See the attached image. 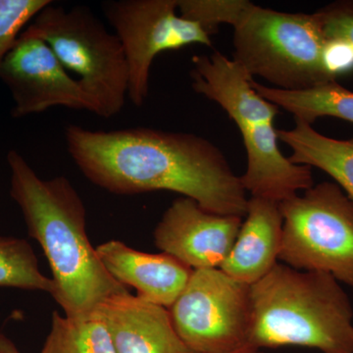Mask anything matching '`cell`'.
<instances>
[{
	"mask_svg": "<svg viewBox=\"0 0 353 353\" xmlns=\"http://www.w3.org/2000/svg\"><path fill=\"white\" fill-rule=\"evenodd\" d=\"M103 316L116 353H196L179 336L169 309L130 292L109 297Z\"/></svg>",
	"mask_w": 353,
	"mask_h": 353,
	"instance_id": "7c38bea8",
	"label": "cell"
},
{
	"mask_svg": "<svg viewBox=\"0 0 353 353\" xmlns=\"http://www.w3.org/2000/svg\"><path fill=\"white\" fill-rule=\"evenodd\" d=\"M325 62L330 76L338 81L353 72V48L341 41H327Z\"/></svg>",
	"mask_w": 353,
	"mask_h": 353,
	"instance_id": "7402d4cb",
	"label": "cell"
},
{
	"mask_svg": "<svg viewBox=\"0 0 353 353\" xmlns=\"http://www.w3.org/2000/svg\"><path fill=\"white\" fill-rule=\"evenodd\" d=\"M327 41H341L353 48V0H340L316 11Z\"/></svg>",
	"mask_w": 353,
	"mask_h": 353,
	"instance_id": "44dd1931",
	"label": "cell"
},
{
	"mask_svg": "<svg viewBox=\"0 0 353 353\" xmlns=\"http://www.w3.org/2000/svg\"><path fill=\"white\" fill-rule=\"evenodd\" d=\"M245 218L220 269L234 280L252 285L278 263L283 238L280 203L252 196Z\"/></svg>",
	"mask_w": 353,
	"mask_h": 353,
	"instance_id": "5bb4252c",
	"label": "cell"
},
{
	"mask_svg": "<svg viewBox=\"0 0 353 353\" xmlns=\"http://www.w3.org/2000/svg\"><path fill=\"white\" fill-rule=\"evenodd\" d=\"M232 26L233 60L250 78L292 92L336 81L327 70L317 13L281 12L245 0Z\"/></svg>",
	"mask_w": 353,
	"mask_h": 353,
	"instance_id": "5b68a950",
	"label": "cell"
},
{
	"mask_svg": "<svg viewBox=\"0 0 353 353\" xmlns=\"http://www.w3.org/2000/svg\"><path fill=\"white\" fill-rule=\"evenodd\" d=\"M257 94L294 115V119L312 125L318 118L334 117L353 123V92L338 81L315 85L307 90H280L252 80Z\"/></svg>",
	"mask_w": 353,
	"mask_h": 353,
	"instance_id": "2e32d148",
	"label": "cell"
},
{
	"mask_svg": "<svg viewBox=\"0 0 353 353\" xmlns=\"http://www.w3.org/2000/svg\"><path fill=\"white\" fill-rule=\"evenodd\" d=\"M245 2V0H178V10L181 16L199 23L213 36L220 24H233Z\"/></svg>",
	"mask_w": 353,
	"mask_h": 353,
	"instance_id": "ffe728a7",
	"label": "cell"
},
{
	"mask_svg": "<svg viewBox=\"0 0 353 353\" xmlns=\"http://www.w3.org/2000/svg\"><path fill=\"white\" fill-rule=\"evenodd\" d=\"M248 347L297 345L353 353V306L330 274L277 263L250 285Z\"/></svg>",
	"mask_w": 353,
	"mask_h": 353,
	"instance_id": "3957f363",
	"label": "cell"
},
{
	"mask_svg": "<svg viewBox=\"0 0 353 353\" xmlns=\"http://www.w3.org/2000/svg\"><path fill=\"white\" fill-rule=\"evenodd\" d=\"M50 46L94 104L95 115L111 118L124 108L129 67L122 43L87 6H46L23 31Z\"/></svg>",
	"mask_w": 353,
	"mask_h": 353,
	"instance_id": "8992f818",
	"label": "cell"
},
{
	"mask_svg": "<svg viewBox=\"0 0 353 353\" xmlns=\"http://www.w3.org/2000/svg\"><path fill=\"white\" fill-rule=\"evenodd\" d=\"M10 196L30 236L41 246L54 284L53 299L66 316L97 310L109 297L129 292L106 270L87 233V211L64 176L41 180L16 150L7 154Z\"/></svg>",
	"mask_w": 353,
	"mask_h": 353,
	"instance_id": "7a4b0ae2",
	"label": "cell"
},
{
	"mask_svg": "<svg viewBox=\"0 0 353 353\" xmlns=\"http://www.w3.org/2000/svg\"><path fill=\"white\" fill-rule=\"evenodd\" d=\"M292 129L277 130L292 163L315 167L328 174L353 201V138L336 139L316 131L312 125L294 119Z\"/></svg>",
	"mask_w": 353,
	"mask_h": 353,
	"instance_id": "9a60e30c",
	"label": "cell"
},
{
	"mask_svg": "<svg viewBox=\"0 0 353 353\" xmlns=\"http://www.w3.org/2000/svg\"><path fill=\"white\" fill-rule=\"evenodd\" d=\"M279 260L303 271L323 272L353 288V201L336 183L313 185L281 202Z\"/></svg>",
	"mask_w": 353,
	"mask_h": 353,
	"instance_id": "52a82bcc",
	"label": "cell"
},
{
	"mask_svg": "<svg viewBox=\"0 0 353 353\" xmlns=\"http://www.w3.org/2000/svg\"><path fill=\"white\" fill-rule=\"evenodd\" d=\"M192 87L219 104L240 130L248 155L241 182L252 196L281 202L314 185L310 167L292 163L278 145L280 111L252 85V78L219 51L192 57Z\"/></svg>",
	"mask_w": 353,
	"mask_h": 353,
	"instance_id": "277c9868",
	"label": "cell"
},
{
	"mask_svg": "<svg viewBox=\"0 0 353 353\" xmlns=\"http://www.w3.org/2000/svg\"><path fill=\"white\" fill-rule=\"evenodd\" d=\"M243 218L209 212L189 197L176 199L154 230L162 252L192 270L219 268L240 232Z\"/></svg>",
	"mask_w": 353,
	"mask_h": 353,
	"instance_id": "8fae6325",
	"label": "cell"
},
{
	"mask_svg": "<svg viewBox=\"0 0 353 353\" xmlns=\"http://www.w3.org/2000/svg\"><path fill=\"white\" fill-rule=\"evenodd\" d=\"M0 79L12 94V116L25 117L53 108L94 113V102L41 39L20 34L0 66Z\"/></svg>",
	"mask_w": 353,
	"mask_h": 353,
	"instance_id": "30bf717a",
	"label": "cell"
},
{
	"mask_svg": "<svg viewBox=\"0 0 353 353\" xmlns=\"http://www.w3.org/2000/svg\"><path fill=\"white\" fill-rule=\"evenodd\" d=\"M183 343L196 353H233L248 347L250 285L219 268L192 271L169 308Z\"/></svg>",
	"mask_w": 353,
	"mask_h": 353,
	"instance_id": "ba28073f",
	"label": "cell"
},
{
	"mask_svg": "<svg viewBox=\"0 0 353 353\" xmlns=\"http://www.w3.org/2000/svg\"><path fill=\"white\" fill-rule=\"evenodd\" d=\"M41 353H116L99 310L79 316L52 313L51 329Z\"/></svg>",
	"mask_w": 353,
	"mask_h": 353,
	"instance_id": "e0dca14e",
	"label": "cell"
},
{
	"mask_svg": "<svg viewBox=\"0 0 353 353\" xmlns=\"http://www.w3.org/2000/svg\"><path fill=\"white\" fill-rule=\"evenodd\" d=\"M0 287L41 290L52 294V279L39 270V261L26 240L0 236Z\"/></svg>",
	"mask_w": 353,
	"mask_h": 353,
	"instance_id": "ac0fdd59",
	"label": "cell"
},
{
	"mask_svg": "<svg viewBox=\"0 0 353 353\" xmlns=\"http://www.w3.org/2000/svg\"><path fill=\"white\" fill-rule=\"evenodd\" d=\"M70 157L88 180L111 194L132 196L169 190L211 213L246 214L241 176L220 148L190 132L152 128L92 131L69 125Z\"/></svg>",
	"mask_w": 353,
	"mask_h": 353,
	"instance_id": "6da1fadb",
	"label": "cell"
},
{
	"mask_svg": "<svg viewBox=\"0 0 353 353\" xmlns=\"http://www.w3.org/2000/svg\"><path fill=\"white\" fill-rule=\"evenodd\" d=\"M53 1L0 0V66L17 43L23 29Z\"/></svg>",
	"mask_w": 353,
	"mask_h": 353,
	"instance_id": "d6986e66",
	"label": "cell"
},
{
	"mask_svg": "<svg viewBox=\"0 0 353 353\" xmlns=\"http://www.w3.org/2000/svg\"><path fill=\"white\" fill-rule=\"evenodd\" d=\"M233 353H263L260 352L259 350H253V348H245V350H239V352Z\"/></svg>",
	"mask_w": 353,
	"mask_h": 353,
	"instance_id": "cb8c5ba5",
	"label": "cell"
},
{
	"mask_svg": "<svg viewBox=\"0 0 353 353\" xmlns=\"http://www.w3.org/2000/svg\"><path fill=\"white\" fill-rule=\"evenodd\" d=\"M0 353H22L8 336L0 333Z\"/></svg>",
	"mask_w": 353,
	"mask_h": 353,
	"instance_id": "603a6c76",
	"label": "cell"
},
{
	"mask_svg": "<svg viewBox=\"0 0 353 353\" xmlns=\"http://www.w3.org/2000/svg\"><path fill=\"white\" fill-rule=\"evenodd\" d=\"M102 264L121 284L131 285L137 296L169 309L185 289L192 269L175 257L139 252L120 241L97 246Z\"/></svg>",
	"mask_w": 353,
	"mask_h": 353,
	"instance_id": "4fadbf2b",
	"label": "cell"
},
{
	"mask_svg": "<svg viewBox=\"0 0 353 353\" xmlns=\"http://www.w3.org/2000/svg\"><path fill=\"white\" fill-rule=\"evenodd\" d=\"M102 7L126 55L128 97L137 108L148 97L150 69L158 54L192 44L212 48L211 34L199 23L180 15L178 0H118Z\"/></svg>",
	"mask_w": 353,
	"mask_h": 353,
	"instance_id": "9c48e42d",
	"label": "cell"
}]
</instances>
